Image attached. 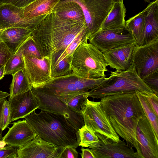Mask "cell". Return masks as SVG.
Masks as SVG:
<instances>
[{"label":"cell","instance_id":"cell-1","mask_svg":"<svg viewBox=\"0 0 158 158\" xmlns=\"http://www.w3.org/2000/svg\"><path fill=\"white\" fill-rule=\"evenodd\" d=\"M100 102L115 132L138 154L136 128L145 114L135 91L107 96L101 98Z\"/></svg>","mask_w":158,"mask_h":158},{"label":"cell","instance_id":"cell-2","mask_svg":"<svg viewBox=\"0 0 158 158\" xmlns=\"http://www.w3.org/2000/svg\"><path fill=\"white\" fill-rule=\"evenodd\" d=\"M86 30L85 21L64 19L52 11L40 22L31 36L43 57L65 49Z\"/></svg>","mask_w":158,"mask_h":158},{"label":"cell","instance_id":"cell-3","mask_svg":"<svg viewBox=\"0 0 158 158\" xmlns=\"http://www.w3.org/2000/svg\"><path fill=\"white\" fill-rule=\"evenodd\" d=\"M38 136L60 148L79 146L77 131L61 114L49 111H35L24 118Z\"/></svg>","mask_w":158,"mask_h":158},{"label":"cell","instance_id":"cell-4","mask_svg":"<svg viewBox=\"0 0 158 158\" xmlns=\"http://www.w3.org/2000/svg\"><path fill=\"white\" fill-rule=\"evenodd\" d=\"M98 85L87 92L88 97L100 99L122 92L138 91L146 94H154L138 75L132 63L125 70L111 71Z\"/></svg>","mask_w":158,"mask_h":158},{"label":"cell","instance_id":"cell-5","mask_svg":"<svg viewBox=\"0 0 158 158\" xmlns=\"http://www.w3.org/2000/svg\"><path fill=\"white\" fill-rule=\"evenodd\" d=\"M108 66L103 53L93 44L85 41L73 52L71 69L82 78H97L106 77Z\"/></svg>","mask_w":158,"mask_h":158},{"label":"cell","instance_id":"cell-6","mask_svg":"<svg viewBox=\"0 0 158 158\" xmlns=\"http://www.w3.org/2000/svg\"><path fill=\"white\" fill-rule=\"evenodd\" d=\"M105 78H85L72 72L64 75L53 78L40 87L31 88L47 95L56 96L80 91L88 92L99 85Z\"/></svg>","mask_w":158,"mask_h":158},{"label":"cell","instance_id":"cell-7","mask_svg":"<svg viewBox=\"0 0 158 158\" xmlns=\"http://www.w3.org/2000/svg\"><path fill=\"white\" fill-rule=\"evenodd\" d=\"M88 98L81 106L84 125L96 133L102 135L115 142L119 141V136L102 109L100 101H91Z\"/></svg>","mask_w":158,"mask_h":158},{"label":"cell","instance_id":"cell-8","mask_svg":"<svg viewBox=\"0 0 158 158\" xmlns=\"http://www.w3.org/2000/svg\"><path fill=\"white\" fill-rule=\"evenodd\" d=\"M88 40L102 52L136 44L134 36L126 26L119 29L98 31L91 35Z\"/></svg>","mask_w":158,"mask_h":158},{"label":"cell","instance_id":"cell-9","mask_svg":"<svg viewBox=\"0 0 158 158\" xmlns=\"http://www.w3.org/2000/svg\"><path fill=\"white\" fill-rule=\"evenodd\" d=\"M68 0L76 2L81 6L90 35L100 29L114 3L113 0Z\"/></svg>","mask_w":158,"mask_h":158},{"label":"cell","instance_id":"cell-10","mask_svg":"<svg viewBox=\"0 0 158 158\" xmlns=\"http://www.w3.org/2000/svg\"><path fill=\"white\" fill-rule=\"evenodd\" d=\"M23 56L24 64L23 69L31 88L40 87L52 78L50 56L39 58Z\"/></svg>","mask_w":158,"mask_h":158},{"label":"cell","instance_id":"cell-11","mask_svg":"<svg viewBox=\"0 0 158 158\" xmlns=\"http://www.w3.org/2000/svg\"><path fill=\"white\" fill-rule=\"evenodd\" d=\"M132 63L142 79L158 71V39L144 45H136L133 53Z\"/></svg>","mask_w":158,"mask_h":158},{"label":"cell","instance_id":"cell-12","mask_svg":"<svg viewBox=\"0 0 158 158\" xmlns=\"http://www.w3.org/2000/svg\"><path fill=\"white\" fill-rule=\"evenodd\" d=\"M47 15L26 18L23 8L3 3L0 5V29L17 27L33 31Z\"/></svg>","mask_w":158,"mask_h":158},{"label":"cell","instance_id":"cell-13","mask_svg":"<svg viewBox=\"0 0 158 158\" xmlns=\"http://www.w3.org/2000/svg\"><path fill=\"white\" fill-rule=\"evenodd\" d=\"M31 89L40 103L39 109L63 115L77 131L84 125L82 114L71 110L61 100Z\"/></svg>","mask_w":158,"mask_h":158},{"label":"cell","instance_id":"cell-14","mask_svg":"<svg viewBox=\"0 0 158 158\" xmlns=\"http://www.w3.org/2000/svg\"><path fill=\"white\" fill-rule=\"evenodd\" d=\"M136 134L139 158H158V137L145 114L138 123Z\"/></svg>","mask_w":158,"mask_h":158},{"label":"cell","instance_id":"cell-15","mask_svg":"<svg viewBox=\"0 0 158 158\" xmlns=\"http://www.w3.org/2000/svg\"><path fill=\"white\" fill-rule=\"evenodd\" d=\"M96 134L99 139L100 146L90 148L95 158H140L137 152L124 140L120 139L116 142L99 133Z\"/></svg>","mask_w":158,"mask_h":158},{"label":"cell","instance_id":"cell-16","mask_svg":"<svg viewBox=\"0 0 158 158\" xmlns=\"http://www.w3.org/2000/svg\"><path fill=\"white\" fill-rule=\"evenodd\" d=\"M60 148L38 136L17 149V158H60Z\"/></svg>","mask_w":158,"mask_h":158},{"label":"cell","instance_id":"cell-17","mask_svg":"<svg viewBox=\"0 0 158 158\" xmlns=\"http://www.w3.org/2000/svg\"><path fill=\"white\" fill-rule=\"evenodd\" d=\"M10 123L24 118L39 109L40 103L31 88L27 91L9 99Z\"/></svg>","mask_w":158,"mask_h":158},{"label":"cell","instance_id":"cell-18","mask_svg":"<svg viewBox=\"0 0 158 158\" xmlns=\"http://www.w3.org/2000/svg\"><path fill=\"white\" fill-rule=\"evenodd\" d=\"M36 136L25 119L14 122L9 128L6 134L3 137L2 141L8 146L14 147H21Z\"/></svg>","mask_w":158,"mask_h":158},{"label":"cell","instance_id":"cell-19","mask_svg":"<svg viewBox=\"0 0 158 158\" xmlns=\"http://www.w3.org/2000/svg\"><path fill=\"white\" fill-rule=\"evenodd\" d=\"M144 10L146 12L145 24L137 46L158 39V0L150 2Z\"/></svg>","mask_w":158,"mask_h":158},{"label":"cell","instance_id":"cell-20","mask_svg":"<svg viewBox=\"0 0 158 158\" xmlns=\"http://www.w3.org/2000/svg\"><path fill=\"white\" fill-rule=\"evenodd\" d=\"M135 43L103 52L108 66L117 70H125L132 64Z\"/></svg>","mask_w":158,"mask_h":158},{"label":"cell","instance_id":"cell-21","mask_svg":"<svg viewBox=\"0 0 158 158\" xmlns=\"http://www.w3.org/2000/svg\"><path fill=\"white\" fill-rule=\"evenodd\" d=\"M33 31L17 27L0 29V40L6 44L14 54L20 46L31 35Z\"/></svg>","mask_w":158,"mask_h":158},{"label":"cell","instance_id":"cell-22","mask_svg":"<svg viewBox=\"0 0 158 158\" xmlns=\"http://www.w3.org/2000/svg\"><path fill=\"white\" fill-rule=\"evenodd\" d=\"M126 11L123 0L114 2L112 8L98 31L125 27V18Z\"/></svg>","mask_w":158,"mask_h":158},{"label":"cell","instance_id":"cell-23","mask_svg":"<svg viewBox=\"0 0 158 158\" xmlns=\"http://www.w3.org/2000/svg\"><path fill=\"white\" fill-rule=\"evenodd\" d=\"M53 11L60 17L66 19L84 21L83 10L76 2L68 0H61L54 7Z\"/></svg>","mask_w":158,"mask_h":158},{"label":"cell","instance_id":"cell-24","mask_svg":"<svg viewBox=\"0 0 158 158\" xmlns=\"http://www.w3.org/2000/svg\"><path fill=\"white\" fill-rule=\"evenodd\" d=\"M61 0H35L23 8L24 16L33 18L47 15L52 12L56 5Z\"/></svg>","mask_w":158,"mask_h":158},{"label":"cell","instance_id":"cell-25","mask_svg":"<svg viewBox=\"0 0 158 158\" xmlns=\"http://www.w3.org/2000/svg\"><path fill=\"white\" fill-rule=\"evenodd\" d=\"M90 35L88 30L80 33L64 49L54 53L50 56L51 67L69 55H73L78 45L82 42L88 41Z\"/></svg>","mask_w":158,"mask_h":158},{"label":"cell","instance_id":"cell-26","mask_svg":"<svg viewBox=\"0 0 158 158\" xmlns=\"http://www.w3.org/2000/svg\"><path fill=\"white\" fill-rule=\"evenodd\" d=\"M146 15V12L143 10L126 21V26L134 36L136 45L139 43L144 28Z\"/></svg>","mask_w":158,"mask_h":158},{"label":"cell","instance_id":"cell-27","mask_svg":"<svg viewBox=\"0 0 158 158\" xmlns=\"http://www.w3.org/2000/svg\"><path fill=\"white\" fill-rule=\"evenodd\" d=\"M77 135L79 146L90 148L100 146L99 139L96 133L85 125L78 130Z\"/></svg>","mask_w":158,"mask_h":158},{"label":"cell","instance_id":"cell-28","mask_svg":"<svg viewBox=\"0 0 158 158\" xmlns=\"http://www.w3.org/2000/svg\"><path fill=\"white\" fill-rule=\"evenodd\" d=\"M12 75L9 99L22 94L31 88L22 69Z\"/></svg>","mask_w":158,"mask_h":158},{"label":"cell","instance_id":"cell-29","mask_svg":"<svg viewBox=\"0 0 158 158\" xmlns=\"http://www.w3.org/2000/svg\"><path fill=\"white\" fill-rule=\"evenodd\" d=\"M88 92L80 91L73 94L59 95L54 97L65 103L71 110L81 114V105L86 98L88 97Z\"/></svg>","mask_w":158,"mask_h":158},{"label":"cell","instance_id":"cell-30","mask_svg":"<svg viewBox=\"0 0 158 158\" xmlns=\"http://www.w3.org/2000/svg\"><path fill=\"white\" fill-rule=\"evenodd\" d=\"M136 94L139 100L145 115L151 123L156 136L158 137V119L151 105L142 93L136 90Z\"/></svg>","mask_w":158,"mask_h":158},{"label":"cell","instance_id":"cell-31","mask_svg":"<svg viewBox=\"0 0 158 158\" xmlns=\"http://www.w3.org/2000/svg\"><path fill=\"white\" fill-rule=\"evenodd\" d=\"M73 55H69L51 67L52 78L68 74L72 71L71 64Z\"/></svg>","mask_w":158,"mask_h":158},{"label":"cell","instance_id":"cell-32","mask_svg":"<svg viewBox=\"0 0 158 158\" xmlns=\"http://www.w3.org/2000/svg\"><path fill=\"white\" fill-rule=\"evenodd\" d=\"M15 53L26 56H34L39 58H42L31 35L20 46Z\"/></svg>","mask_w":158,"mask_h":158},{"label":"cell","instance_id":"cell-33","mask_svg":"<svg viewBox=\"0 0 158 158\" xmlns=\"http://www.w3.org/2000/svg\"><path fill=\"white\" fill-rule=\"evenodd\" d=\"M23 56L17 53L12 55L5 65V75H12L24 67Z\"/></svg>","mask_w":158,"mask_h":158},{"label":"cell","instance_id":"cell-34","mask_svg":"<svg viewBox=\"0 0 158 158\" xmlns=\"http://www.w3.org/2000/svg\"><path fill=\"white\" fill-rule=\"evenodd\" d=\"M6 98L4 99L1 114V126L2 131L6 129L11 123L10 107L9 102Z\"/></svg>","mask_w":158,"mask_h":158},{"label":"cell","instance_id":"cell-35","mask_svg":"<svg viewBox=\"0 0 158 158\" xmlns=\"http://www.w3.org/2000/svg\"><path fill=\"white\" fill-rule=\"evenodd\" d=\"M143 81L151 89L154 93L158 95V71L148 75L143 79Z\"/></svg>","mask_w":158,"mask_h":158},{"label":"cell","instance_id":"cell-36","mask_svg":"<svg viewBox=\"0 0 158 158\" xmlns=\"http://www.w3.org/2000/svg\"><path fill=\"white\" fill-rule=\"evenodd\" d=\"M12 54L4 42L0 41V64L5 65Z\"/></svg>","mask_w":158,"mask_h":158},{"label":"cell","instance_id":"cell-37","mask_svg":"<svg viewBox=\"0 0 158 158\" xmlns=\"http://www.w3.org/2000/svg\"><path fill=\"white\" fill-rule=\"evenodd\" d=\"M17 149L9 146L0 148V158H17Z\"/></svg>","mask_w":158,"mask_h":158},{"label":"cell","instance_id":"cell-38","mask_svg":"<svg viewBox=\"0 0 158 158\" xmlns=\"http://www.w3.org/2000/svg\"><path fill=\"white\" fill-rule=\"evenodd\" d=\"M78 156V152L75 148L67 147L63 149L60 158H77Z\"/></svg>","mask_w":158,"mask_h":158},{"label":"cell","instance_id":"cell-39","mask_svg":"<svg viewBox=\"0 0 158 158\" xmlns=\"http://www.w3.org/2000/svg\"><path fill=\"white\" fill-rule=\"evenodd\" d=\"M143 95L150 103L157 115L158 116V97L155 94H146Z\"/></svg>","mask_w":158,"mask_h":158},{"label":"cell","instance_id":"cell-40","mask_svg":"<svg viewBox=\"0 0 158 158\" xmlns=\"http://www.w3.org/2000/svg\"><path fill=\"white\" fill-rule=\"evenodd\" d=\"M35 0H3V3L10 4L21 8H24Z\"/></svg>","mask_w":158,"mask_h":158},{"label":"cell","instance_id":"cell-41","mask_svg":"<svg viewBox=\"0 0 158 158\" xmlns=\"http://www.w3.org/2000/svg\"><path fill=\"white\" fill-rule=\"evenodd\" d=\"M81 150V152L80 154L82 158H95L91 149L84 148L82 147Z\"/></svg>","mask_w":158,"mask_h":158},{"label":"cell","instance_id":"cell-42","mask_svg":"<svg viewBox=\"0 0 158 158\" xmlns=\"http://www.w3.org/2000/svg\"><path fill=\"white\" fill-rule=\"evenodd\" d=\"M4 99L0 101V142L2 141L3 137L2 134V130L1 126V114Z\"/></svg>","mask_w":158,"mask_h":158},{"label":"cell","instance_id":"cell-43","mask_svg":"<svg viewBox=\"0 0 158 158\" xmlns=\"http://www.w3.org/2000/svg\"><path fill=\"white\" fill-rule=\"evenodd\" d=\"M5 65L0 64V80L5 75Z\"/></svg>","mask_w":158,"mask_h":158},{"label":"cell","instance_id":"cell-44","mask_svg":"<svg viewBox=\"0 0 158 158\" xmlns=\"http://www.w3.org/2000/svg\"><path fill=\"white\" fill-rule=\"evenodd\" d=\"M9 94L0 90V101L9 96Z\"/></svg>","mask_w":158,"mask_h":158},{"label":"cell","instance_id":"cell-45","mask_svg":"<svg viewBox=\"0 0 158 158\" xmlns=\"http://www.w3.org/2000/svg\"><path fill=\"white\" fill-rule=\"evenodd\" d=\"M145 2L150 3V0H143Z\"/></svg>","mask_w":158,"mask_h":158},{"label":"cell","instance_id":"cell-46","mask_svg":"<svg viewBox=\"0 0 158 158\" xmlns=\"http://www.w3.org/2000/svg\"><path fill=\"white\" fill-rule=\"evenodd\" d=\"M113 0L114 2H119V1H120L121 0Z\"/></svg>","mask_w":158,"mask_h":158},{"label":"cell","instance_id":"cell-47","mask_svg":"<svg viewBox=\"0 0 158 158\" xmlns=\"http://www.w3.org/2000/svg\"><path fill=\"white\" fill-rule=\"evenodd\" d=\"M3 2V0H0V5L2 4Z\"/></svg>","mask_w":158,"mask_h":158},{"label":"cell","instance_id":"cell-48","mask_svg":"<svg viewBox=\"0 0 158 158\" xmlns=\"http://www.w3.org/2000/svg\"><path fill=\"white\" fill-rule=\"evenodd\" d=\"M0 41H1L0 40Z\"/></svg>","mask_w":158,"mask_h":158},{"label":"cell","instance_id":"cell-49","mask_svg":"<svg viewBox=\"0 0 158 158\" xmlns=\"http://www.w3.org/2000/svg\"></svg>","mask_w":158,"mask_h":158}]
</instances>
